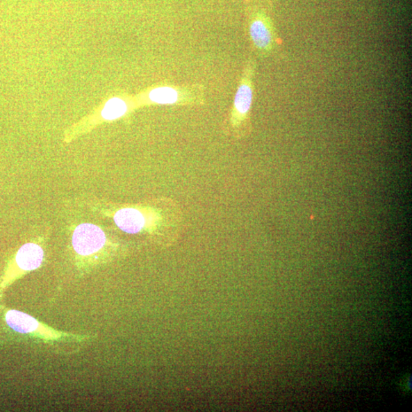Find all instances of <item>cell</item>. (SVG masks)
I'll return each mask as SVG.
<instances>
[{"label": "cell", "instance_id": "6da1fadb", "mask_svg": "<svg viewBox=\"0 0 412 412\" xmlns=\"http://www.w3.org/2000/svg\"><path fill=\"white\" fill-rule=\"evenodd\" d=\"M248 33L254 48L267 56L275 48L277 37L270 0H249Z\"/></svg>", "mask_w": 412, "mask_h": 412}, {"label": "cell", "instance_id": "7a4b0ae2", "mask_svg": "<svg viewBox=\"0 0 412 412\" xmlns=\"http://www.w3.org/2000/svg\"><path fill=\"white\" fill-rule=\"evenodd\" d=\"M254 62L249 61L236 93L232 121L236 126L245 127L249 120L254 99Z\"/></svg>", "mask_w": 412, "mask_h": 412}, {"label": "cell", "instance_id": "3957f363", "mask_svg": "<svg viewBox=\"0 0 412 412\" xmlns=\"http://www.w3.org/2000/svg\"><path fill=\"white\" fill-rule=\"evenodd\" d=\"M106 235L96 224L84 223L79 225L73 234L74 251L82 256H89L101 250L106 244Z\"/></svg>", "mask_w": 412, "mask_h": 412}, {"label": "cell", "instance_id": "277c9868", "mask_svg": "<svg viewBox=\"0 0 412 412\" xmlns=\"http://www.w3.org/2000/svg\"><path fill=\"white\" fill-rule=\"evenodd\" d=\"M114 221L117 226L129 234H137L145 224L143 214L135 208H122L115 213Z\"/></svg>", "mask_w": 412, "mask_h": 412}, {"label": "cell", "instance_id": "5b68a950", "mask_svg": "<svg viewBox=\"0 0 412 412\" xmlns=\"http://www.w3.org/2000/svg\"><path fill=\"white\" fill-rule=\"evenodd\" d=\"M44 258L42 248L38 245L28 243L23 245L17 255L18 266L26 271L38 269L41 266Z\"/></svg>", "mask_w": 412, "mask_h": 412}, {"label": "cell", "instance_id": "8992f818", "mask_svg": "<svg viewBox=\"0 0 412 412\" xmlns=\"http://www.w3.org/2000/svg\"><path fill=\"white\" fill-rule=\"evenodd\" d=\"M6 321L12 329L22 333H32L40 327L33 317L15 310L7 313Z\"/></svg>", "mask_w": 412, "mask_h": 412}, {"label": "cell", "instance_id": "52a82bcc", "mask_svg": "<svg viewBox=\"0 0 412 412\" xmlns=\"http://www.w3.org/2000/svg\"><path fill=\"white\" fill-rule=\"evenodd\" d=\"M178 90L168 85H162L151 90L149 94L151 102L160 105H173L180 100Z\"/></svg>", "mask_w": 412, "mask_h": 412}, {"label": "cell", "instance_id": "ba28073f", "mask_svg": "<svg viewBox=\"0 0 412 412\" xmlns=\"http://www.w3.org/2000/svg\"><path fill=\"white\" fill-rule=\"evenodd\" d=\"M127 110L126 102L120 98H113L108 100L105 105L102 115L106 120H114L122 117Z\"/></svg>", "mask_w": 412, "mask_h": 412}]
</instances>
